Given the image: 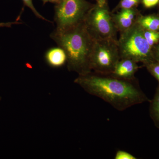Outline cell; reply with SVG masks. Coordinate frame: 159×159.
Masks as SVG:
<instances>
[{"mask_svg":"<svg viewBox=\"0 0 159 159\" xmlns=\"http://www.w3.org/2000/svg\"><path fill=\"white\" fill-rule=\"evenodd\" d=\"M120 59L129 58L143 66L155 60L152 48L144 35V30L136 20L130 28L120 32L118 39Z\"/></svg>","mask_w":159,"mask_h":159,"instance_id":"3957f363","label":"cell"},{"mask_svg":"<svg viewBox=\"0 0 159 159\" xmlns=\"http://www.w3.org/2000/svg\"><path fill=\"white\" fill-rule=\"evenodd\" d=\"M140 0H121L119 5L120 9H129L134 8Z\"/></svg>","mask_w":159,"mask_h":159,"instance_id":"9a60e30c","label":"cell"},{"mask_svg":"<svg viewBox=\"0 0 159 159\" xmlns=\"http://www.w3.org/2000/svg\"><path fill=\"white\" fill-rule=\"evenodd\" d=\"M139 15L138 10L135 8L121 9L116 14H112L114 24L117 30L120 32L131 27Z\"/></svg>","mask_w":159,"mask_h":159,"instance_id":"52a82bcc","label":"cell"},{"mask_svg":"<svg viewBox=\"0 0 159 159\" xmlns=\"http://www.w3.org/2000/svg\"><path fill=\"white\" fill-rule=\"evenodd\" d=\"M138 63L129 58H121L117 63L113 72L111 75L126 80L135 79V74L140 68Z\"/></svg>","mask_w":159,"mask_h":159,"instance_id":"ba28073f","label":"cell"},{"mask_svg":"<svg viewBox=\"0 0 159 159\" xmlns=\"http://www.w3.org/2000/svg\"><path fill=\"white\" fill-rule=\"evenodd\" d=\"M61 0H49V2L51 3H54V4H56L59 3Z\"/></svg>","mask_w":159,"mask_h":159,"instance_id":"44dd1931","label":"cell"},{"mask_svg":"<svg viewBox=\"0 0 159 159\" xmlns=\"http://www.w3.org/2000/svg\"><path fill=\"white\" fill-rule=\"evenodd\" d=\"M120 59L118 39L95 40L90 62L92 71L111 74Z\"/></svg>","mask_w":159,"mask_h":159,"instance_id":"8992f818","label":"cell"},{"mask_svg":"<svg viewBox=\"0 0 159 159\" xmlns=\"http://www.w3.org/2000/svg\"><path fill=\"white\" fill-rule=\"evenodd\" d=\"M136 21L142 29L151 31H159V15H139Z\"/></svg>","mask_w":159,"mask_h":159,"instance_id":"30bf717a","label":"cell"},{"mask_svg":"<svg viewBox=\"0 0 159 159\" xmlns=\"http://www.w3.org/2000/svg\"><path fill=\"white\" fill-rule=\"evenodd\" d=\"M21 22H19L18 21L14 22H9L6 23H0V28H11L12 25L22 24Z\"/></svg>","mask_w":159,"mask_h":159,"instance_id":"d6986e66","label":"cell"},{"mask_svg":"<svg viewBox=\"0 0 159 159\" xmlns=\"http://www.w3.org/2000/svg\"><path fill=\"white\" fill-rule=\"evenodd\" d=\"M50 36L66 52L69 71L78 75L92 72L90 62L95 40L89 33L84 22L67 30L55 29Z\"/></svg>","mask_w":159,"mask_h":159,"instance_id":"7a4b0ae2","label":"cell"},{"mask_svg":"<svg viewBox=\"0 0 159 159\" xmlns=\"http://www.w3.org/2000/svg\"><path fill=\"white\" fill-rule=\"evenodd\" d=\"M74 82L89 94L100 98L120 111L150 100L136 78L121 79L92 71L78 75Z\"/></svg>","mask_w":159,"mask_h":159,"instance_id":"6da1fadb","label":"cell"},{"mask_svg":"<svg viewBox=\"0 0 159 159\" xmlns=\"http://www.w3.org/2000/svg\"><path fill=\"white\" fill-rule=\"evenodd\" d=\"M148 72L157 80L159 84V62L156 60L154 61L144 65Z\"/></svg>","mask_w":159,"mask_h":159,"instance_id":"4fadbf2b","label":"cell"},{"mask_svg":"<svg viewBox=\"0 0 159 159\" xmlns=\"http://www.w3.org/2000/svg\"><path fill=\"white\" fill-rule=\"evenodd\" d=\"M115 159H137L136 157L124 150L117 151L115 155Z\"/></svg>","mask_w":159,"mask_h":159,"instance_id":"2e32d148","label":"cell"},{"mask_svg":"<svg viewBox=\"0 0 159 159\" xmlns=\"http://www.w3.org/2000/svg\"><path fill=\"white\" fill-rule=\"evenodd\" d=\"M152 50L155 60L159 62V42L152 47Z\"/></svg>","mask_w":159,"mask_h":159,"instance_id":"ac0fdd59","label":"cell"},{"mask_svg":"<svg viewBox=\"0 0 159 159\" xmlns=\"http://www.w3.org/2000/svg\"><path fill=\"white\" fill-rule=\"evenodd\" d=\"M94 5L86 0H61L54 7L56 29L67 30L83 22Z\"/></svg>","mask_w":159,"mask_h":159,"instance_id":"277c9868","label":"cell"},{"mask_svg":"<svg viewBox=\"0 0 159 159\" xmlns=\"http://www.w3.org/2000/svg\"><path fill=\"white\" fill-rule=\"evenodd\" d=\"M97 2V5L99 6H104L107 4V0H96Z\"/></svg>","mask_w":159,"mask_h":159,"instance_id":"ffe728a7","label":"cell"},{"mask_svg":"<svg viewBox=\"0 0 159 159\" xmlns=\"http://www.w3.org/2000/svg\"><path fill=\"white\" fill-rule=\"evenodd\" d=\"M142 2L145 7L150 8L157 5L159 0H142Z\"/></svg>","mask_w":159,"mask_h":159,"instance_id":"e0dca14e","label":"cell"},{"mask_svg":"<svg viewBox=\"0 0 159 159\" xmlns=\"http://www.w3.org/2000/svg\"><path fill=\"white\" fill-rule=\"evenodd\" d=\"M143 30L144 37L148 44L152 48L159 42V31H151L144 29Z\"/></svg>","mask_w":159,"mask_h":159,"instance_id":"7c38bea8","label":"cell"},{"mask_svg":"<svg viewBox=\"0 0 159 159\" xmlns=\"http://www.w3.org/2000/svg\"><path fill=\"white\" fill-rule=\"evenodd\" d=\"M84 22L89 33L95 40L117 39L118 30L107 4L102 6L94 5Z\"/></svg>","mask_w":159,"mask_h":159,"instance_id":"5b68a950","label":"cell"},{"mask_svg":"<svg viewBox=\"0 0 159 159\" xmlns=\"http://www.w3.org/2000/svg\"><path fill=\"white\" fill-rule=\"evenodd\" d=\"M43 1V4H46V3L49 2V0H42Z\"/></svg>","mask_w":159,"mask_h":159,"instance_id":"7402d4cb","label":"cell"},{"mask_svg":"<svg viewBox=\"0 0 159 159\" xmlns=\"http://www.w3.org/2000/svg\"><path fill=\"white\" fill-rule=\"evenodd\" d=\"M23 3H24L25 6L29 7V9H31L33 13H34V15L40 19L43 20L47 21L48 22L51 23V21L49 20H48L47 19L44 17L41 14H40L39 12L36 10L35 7L33 5L32 0H22Z\"/></svg>","mask_w":159,"mask_h":159,"instance_id":"5bb4252c","label":"cell"},{"mask_svg":"<svg viewBox=\"0 0 159 159\" xmlns=\"http://www.w3.org/2000/svg\"><path fill=\"white\" fill-rule=\"evenodd\" d=\"M149 102L150 116L156 127L159 129V84L156 90L153 98Z\"/></svg>","mask_w":159,"mask_h":159,"instance_id":"8fae6325","label":"cell"},{"mask_svg":"<svg viewBox=\"0 0 159 159\" xmlns=\"http://www.w3.org/2000/svg\"><path fill=\"white\" fill-rule=\"evenodd\" d=\"M45 58L48 65L53 68L61 67L67 62L66 52L59 47L48 50L46 52Z\"/></svg>","mask_w":159,"mask_h":159,"instance_id":"9c48e42d","label":"cell"},{"mask_svg":"<svg viewBox=\"0 0 159 159\" xmlns=\"http://www.w3.org/2000/svg\"><path fill=\"white\" fill-rule=\"evenodd\" d=\"M1 99H2V97H0V101H1Z\"/></svg>","mask_w":159,"mask_h":159,"instance_id":"603a6c76","label":"cell"}]
</instances>
